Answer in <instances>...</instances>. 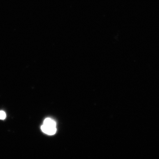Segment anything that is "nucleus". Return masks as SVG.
I'll return each instance as SVG.
<instances>
[{"instance_id":"1","label":"nucleus","mask_w":159,"mask_h":159,"mask_svg":"<svg viewBox=\"0 0 159 159\" xmlns=\"http://www.w3.org/2000/svg\"><path fill=\"white\" fill-rule=\"evenodd\" d=\"M41 129L44 133L49 135H53L57 131L56 122L51 118H47L44 121Z\"/></svg>"},{"instance_id":"2","label":"nucleus","mask_w":159,"mask_h":159,"mask_svg":"<svg viewBox=\"0 0 159 159\" xmlns=\"http://www.w3.org/2000/svg\"><path fill=\"white\" fill-rule=\"evenodd\" d=\"M6 113H5L4 111H0V119L4 120V119H6Z\"/></svg>"}]
</instances>
